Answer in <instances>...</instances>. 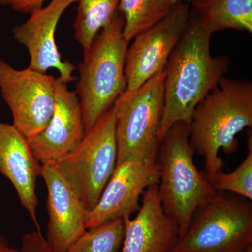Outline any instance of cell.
<instances>
[{"label": "cell", "mask_w": 252, "mask_h": 252, "mask_svg": "<svg viewBox=\"0 0 252 252\" xmlns=\"http://www.w3.org/2000/svg\"><path fill=\"white\" fill-rule=\"evenodd\" d=\"M212 34L190 16L183 36L169 58L165 69L161 140L176 123L190 124L196 106L228 72V58L212 56Z\"/></svg>", "instance_id": "1"}, {"label": "cell", "mask_w": 252, "mask_h": 252, "mask_svg": "<svg viewBox=\"0 0 252 252\" xmlns=\"http://www.w3.org/2000/svg\"><path fill=\"white\" fill-rule=\"evenodd\" d=\"M252 126V84L223 77L218 86L196 106L189 124L190 142L205 159V173L212 182L221 171L223 161L219 151L234 153L236 135Z\"/></svg>", "instance_id": "2"}, {"label": "cell", "mask_w": 252, "mask_h": 252, "mask_svg": "<svg viewBox=\"0 0 252 252\" xmlns=\"http://www.w3.org/2000/svg\"><path fill=\"white\" fill-rule=\"evenodd\" d=\"M158 194L165 214L175 220L179 238L188 230L194 214L219 194L206 173L199 171L193 160L190 129L185 122L170 127L160 144Z\"/></svg>", "instance_id": "3"}, {"label": "cell", "mask_w": 252, "mask_h": 252, "mask_svg": "<svg viewBox=\"0 0 252 252\" xmlns=\"http://www.w3.org/2000/svg\"><path fill=\"white\" fill-rule=\"evenodd\" d=\"M124 18L117 11L101 30L79 64L76 86L86 133L126 90V56L129 43L123 34Z\"/></svg>", "instance_id": "4"}, {"label": "cell", "mask_w": 252, "mask_h": 252, "mask_svg": "<svg viewBox=\"0 0 252 252\" xmlns=\"http://www.w3.org/2000/svg\"><path fill=\"white\" fill-rule=\"evenodd\" d=\"M165 70L137 90L126 91L114 103L117 165L156 161L160 144Z\"/></svg>", "instance_id": "5"}, {"label": "cell", "mask_w": 252, "mask_h": 252, "mask_svg": "<svg viewBox=\"0 0 252 252\" xmlns=\"http://www.w3.org/2000/svg\"><path fill=\"white\" fill-rule=\"evenodd\" d=\"M117 161L115 114L112 107L70 153L56 162L89 212L100 198Z\"/></svg>", "instance_id": "6"}, {"label": "cell", "mask_w": 252, "mask_h": 252, "mask_svg": "<svg viewBox=\"0 0 252 252\" xmlns=\"http://www.w3.org/2000/svg\"><path fill=\"white\" fill-rule=\"evenodd\" d=\"M192 220L172 252H244L252 245V204L216 198Z\"/></svg>", "instance_id": "7"}, {"label": "cell", "mask_w": 252, "mask_h": 252, "mask_svg": "<svg viewBox=\"0 0 252 252\" xmlns=\"http://www.w3.org/2000/svg\"><path fill=\"white\" fill-rule=\"evenodd\" d=\"M56 79L29 67L15 69L0 59V94L12 114L13 126L26 138L49 124L54 112Z\"/></svg>", "instance_id": "8"}, {"label": "cell", "mask_w": 252, "mask_h": 252, "mask_svg": "<svg viewBox=\"0 0 252 252\" xmlns=\"http://www.w3.org/2000/svg\"><path fill=\"white\" fill-rule=\"evenodd\" d=\"M190 8L179 1L160 22L134 38L126 56L127 91H133L165 70L167 61L187 29Z\"/></svg>", "instance_id": "9"}, {"label": "cell", "mask_w": 252, "mask_h": 252, "mask_svg": "<svg viewBox=\"0 0 252 252\" xmlns=\"http://www.w3.org/2000/svg\"><path fill=\"white\" fill-rule=\"evenodd\" d=\"M159 182L160 170L157 161H126L116 165L95 206L88 212L86 230L130 217L140 209V197L146 189Z\"/></svg>", "instance_id": "10"}, {"label": "cell", "mask_w": 252, "mask_h": 252, "mask_svg": "<svg viewBox=\"0 0 252 252\" xmlns=\"http://www.w3.org/2000/svg\"><path fill=\"white\" fill-rule=\"evenodd\" d=\"M74 2L77 0H51L45 7L32 11L26 22L12 29L15 40L28 50V67L41 73L56 69L59 79L66 84L77 80L72 75L77 68L67 60L63 61L55 40V32L63 13Z\"/></svg>", "instance_id": "11"}, {"label": "cell", "mask_w": 252, "mask_h": 252, "mask_svg": "<svg viewBox=\"0 0 252 252\" xmlns=\"http://www.w3.org/2000/svg\"><path fill=\"white\" fill-rule=\"evenodd\" d=\"M40 176L47 189L45 238L54 251L67 252L85 233L87 210L56 162L41 164Z\"/></svg>", "instance_id": "12"}, {"label": "cell", "mask_w": 252, "mask_h": 252, "mask_svg": "<svg viewBox=\"0 0 252 252\" xmlns=\"http://www.w3.org/2000/svg\"><path fill=\"white\" fill-rule=\"evenodd\" d=\"M85 135L77 93L56 78L54 114L44 130L27 138L32 151L41 164L57 162L70 153Z\"/></svg>", "instance_id": "13"}, {"label": "cell", "mask_w": 252, "mask_h": 252, "mask_svg": "<svg viewBox=\"0 0 252 252\" xmlns=\"http://www.w3.org/2000/svg\"><path fill=\"white\" fill-rule=\"evenodd\" d=\"M41 165L27 138L13 124L0 121V174L14 186L20 203L37 230L40 228L36 216V187Z\"/></svg>", "instance_id": "14"}, {"label": "cell", "mask_w": 252, "mask_h": 252, "mask_svg": "<svg viewBox=\"0 0 252 252\" xmlns=\"http://www.w3.org/2000/svg\"><path fill=\"white\" fill-rule=\"evenodd\" d=\"M142 195L137 216L124 219L122 252H172L180 237L179 228L162 208L158 185L149 186Z\"/></svg>", "instance_id": "15"}, {"label": "cell", "mask_w": 252, "mask_h": 252, "mask_svg": "<svg viewBox=\"0 0 252 252\" xmlns=\"http://www.w3.org/2000/svg\"><path fill=\"white\" fill-rule=\"evenodd\" d=\"M190 16L213 34L226 29L252 33V0H193Z\"/></svg>", "instance_id": "16"}, {"label": "cell", "mask_w": 252, "mask_h": 252, "mask_svg": "<svg viewBox=\"0 0 252 252\" xmlns=\"http://www.w3.org/2000/svg\"><path fill=\"white\" fill-rule=\"evenodd\" d=\"M175 0H120L118 11L124 18L123 34L127 43L166 17Z\"/></svg>", "instance_id": "17"}, {"label": "cell", "mask_w": 252, "mask_h": 252, "mask_svg": "<svg viewBox=\"0 0 252 252\" xmlns=\"http://www.w3.org/2000/svg\"><path fill=\"white\" fill-rule=\"evenodd\" d=\"M77 15L74 23V36L84 52L107 26L118 11L120 0H77Z\"/></svg>", "instance_id": "18"}, {"label": "cell", "mask_w": 252, "mask_h": 252, "mask_svg": "<svg viewBox=\"0 0 252 252\" xmlns=\"http://www.w3.org/2000/svg\"><path fill=\"white\" fill-rule=\"evenodd\" d=\"M125 235L123 219L108 222L86 230L67 252H117Z\"/></svg>", "instance_id": "19"}, {"label": "cell", "mask_w": 252, "mask_h": 252, "mask_svg": "<svg viewBox=\"0 0 252 252\" xmlns=\"http://www.w3.org/2000/svg\"><path fill=\"white\" fill-rule=\"evenodd\" d=\"M248 157L234 171L217 174L212 185L217 192L229 191L243 198L252 200V133L248 138Z\"/></svg>", "instance_id": "20"}, {"label": "cell", "mask_w": 252, "mask_h": 252, "mask_svg": "<svg viewBox=\"0 0 252 252\" xmlns=\"http://www.w3.org/2000/svg\"><path fill=\"white\" fill-rule=\"evenodd\" d=\"M21 252H56L48 243L40 230H34L26 233L23 237Z\"/></svg>", "instance_id": "21"}, {"label": "cell", "mask_w": 252, "mask_h": 252, "mask_svg": "<svg viewBox=\"0 0 252 252\" xmlns=\"http://www.w3.org/2000/svg\"><path fill=\"white\" fill-rule=\"evenodd\" d=\"M45 0H0V5L9 6L22 14H31L32 11L42 7Z\"/></svg>", "instance_id": "22"}, {"label": "cell", "mask_w": 252, "mask_h": 252, "mask_svg": "<svg viewBox=\"0 0 252 252\" xmlns=\"http://www.w3.org/2000/svg\"><path fill=\"white\" fill-rule=\"evenodd\" d=\"M0 252H21L20 249L14 248L10 245L6 237L0 235Z\"/></svg>", "instance_id": "23"}, {"label": "cell", "mask_w": 252, "mask_h": 252, "mask_svg": "<svg viewBox=\"0 0 252 252\" xmlns=\"http://www.w3.org/2000/svg\"><path fill=\"white\" fill-rule=\"evenodd\" d=\"M244 252H252V245H250V246H249L248 248L246 249V250Z\"/></svg>", "instance_id": "24"}, {"label": "cell", "mask_w": 252, "mask_h": 252, "mask_svg": "<svg viewBox=\"0 0 252 252\" xmlns=\"http://www.w3.org/2000/svg\"><path fill=\"white\" fill-rule=\"evenodd\" d=\"M189 1V0H175L176 2H179V1Z\"/></svg>", "instance_id": "25"}]
</instances>
